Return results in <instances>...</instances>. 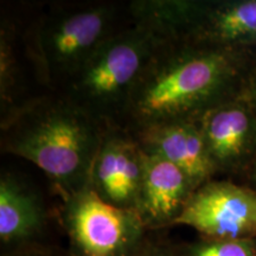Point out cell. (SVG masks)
Instances as JSON below:
<instances>
[{
	"mask_svg": "<svg viewBox=\"0 0 256 256\" xmlns=\"http://www.w3.org/2000/svg\"><path fill=\"white\" fill-rule=\"evenodd\" d=\"M174 226H190L206 238H256V191L212 179L192 194Z\"/></svg>",
	"mask_w": 256,
	"mask_h": 256,
	"instance_id": "obj_6",
	"label": "cell"
},
{
	"mask_svg": "<svg viewBox=\"0 0 256 256\" xmlns=\"http://www.w3.org/2000/svg\"><path fill=\"white\" fill-rule=\"evenodd\" d=\"M166 42L142 24L115 31L68 83L66 96L104 126L120 127L134 88Z\"/></svg>",
	"mask_w": 256,
	"mask_h": 256,
	"instance_id": "obj_3",
	"label": "cell"
},
{
	"mask_svg": "<svg viewBox=\"0 0 256 256\" xmlns=\"http://www.w3.org/2000/svg\"><path fill=\"white\" fill-rule=\"evenodd\" d=\"M11 30L8 24L2 22L0 34V102L2 118L8 114L19 104L18 82L19 72L16 60L14 48L12 46Z\"/></svg>",
	"mask_w": 256,
	"mask_h": 256,
	"instance_id": "obj_13",
	"label": "cell"
},
{
	"mask_svg": "<svg viewBox=\"0 0 256 256\" xmlns=\"http://www.w3.org/2000/svg\"><path fill=\"white\" fill-rule=\"evenodd\" d=\"M136 214L148 232L174 226L196 188L180 168L144 150Z\"/></svg>",
	"mask_w": 256,
	"mask_h": 256,
	"instance_id": "obj_9",
	"label": "cell"
},
{
	"mask_svg": "<svg viewBox=\"0 0 256 256\" xmlns=\"http://www.w3.org/2000/svg\"><path fill=\"white\" fill-rule=\"evenodd\" d=\"M70 256H130L148 236L136 210L104 202L87 185L63 197Z\"/></svg>",
	"mask_w": 256,
	"mask_h": 256,
	"instance_id": "obj_5",
	"label": "cell"
},
{
	"mask_svg": "<svg viewBox=\"0 0 256 256\" xmlns=\"http://www.w3.org/2000/svg\"><path fill=\"white\" fill-rule=\"evenodd\" d=\"M242 100H244L249 104V107L255 112L256 114V60L249 66L246 78L243 80L241 92L238 94Z\"/></svg>",
	"mask_w": 256,
	"mask_h": 256,
	"instance_id": "obj_15",
	"label": "cell"
},
{
	"mask_svg": "<svg viewBox=\"0 0 256 256\" xmlns=\"http://www.w3.org/2000/svg\"><path fill=\"white\" fill-rule=\"evenodd\" d=\"M242 176L244 178V183L243 184L256 191V156L252 159V162L249 164L247 170L243 172Z\"/></svg>",
	"mask_w": 256,
	"mask_h": 256,
	"instance_id": "obj_16",
	"label": "cell"
},
{
	"mask_svg": "<svg viewBox=\"0 0 256 256\" xmlns=\"http://www.w3.org/2000/svg\"><path fill=\"white\" fill-rule=\"evenodd\" d=\"M142 170V150L133 134L121 127H108L88 185L112 206L136 210Z\"/></svg>",
	"mask_w": 256,
	"mask_h": 256,
	"instance_id": "obj_8",
	"label": "cell"
},
{
	"mask_svg": "<svg viewBox=\"0 0 256 256\" xmlns=\"http://www.w3.org/2000/svg\"><path fill=\"white\" fill-rule=\"evenodd\" d=\"M130 256H174V243L162 241L148 234L145 241Z\"/></svg>",
	"mask_w": 256,
	"mask_h": 256,
	"instance_id": "obj_14",
	"label": "cell"
},
{
	"mask_svg": "<svg viewBox=\"0 0 256 256\" xmlns=\"http://www.w3.org/2000/svg\"><path fill=\"white\" fill-rule=\"evenodd\" d=\"M174 256H256V238H212L198 235L188 242L174 243Z\"/></svg>",
	"mask_w": 256,
	"mask_h": 256,
	"instance_id": "obj_12",
	"label": "cell"
},
{
	"mask_svg": "<svg viewBox=\"0 0 256 256\" xmlns=\"http://www.w3.org/2000/svg\"><path fill=\"white\" fill-rule=\"evenodd\" d=\"M12 256H52V254L46 247H42L38 249H34V250H30L28 252H23V254H17Z\"/></svg>",
	"mask_w": 256,
	"mask_h": 256,
	"instance_id": "obj_17",
	"label": "cell"
},
{
	"mask_svg": "<svg viewBox=\"0 0 256 256\" xmlns=\"http://www.w3.org/2000/svg\"><path fill=\"white\" fill-rule=\"evenodd\" d=\"M196 122L216 174L242 176L256 156V114L247 102L238 96Z\"/></svg>",
	"mask_w": 256,
	"mask_h": 256,
	"instance_id": "obj_7",
	"label": "cell"
},
{
	"mask_svg": "<svg viewBox=\"0 0 256 256\" xmlns=\"http://www.w3.org/2000/svg\"><path fill=\"white\" fill-rule=\"evenodd\" d=\"M0 127L2 152L36 165L63 197L88 185L108 128L66 95L22 101Z\"/></svg>",
	"mask_w": 256,
	"mask_h": 256,
	"instance_id": "obj_2",
	"label": "cell"
},
{
	"mask_svg": "<svg viewBox=\"0 0 256 256\" xmlns=\"http://www.w3.org/2000/svg\"><path fill=\"white\" fill-rule=\"evenodd\" d=\"M130 133L144 151L180 168L196 190L217 174L196 121L156 124Z\"/></svg>",
	"mask_w": 256,
	"mask_h": 256,
	"instance_id": "obj_11",
	"label": "cell"
},
{
	"mask_svg": "<svg viewBox=\"0 0 256 256\" xmlns=\"http://www.w3.org/2000/svg\"><path fill=\"white\" fill-rule=\"evenodd\" d=\"M252 54L188 42H166L134 88L120 127L128 132L156 124L197 121L238 98Z\"/></svg>",
	"mask_w": 256,
	"mask_h": 256,
	"instance_id": "obj_1",
	"label": "cell"
},
{
	"mask_svg": "<svg viewBox=\"0 0 256 256\" xmlns=\"http://www.w3.org/2000/svg\"><path fill=\"white\" fill-rule=\"evenodd\" d=\"M46 226L40 198L10 172L0 177V242L2 255L12 256L42 248L40 238Z\"/></svg>",
	"mask_w": 256,
	"mask_h": 256,
	"instance_id": "obj_10",
	"label": "cell"
},
{
	"mask_svg": "<svg viewBox=\"0 0 256 256\" xmlns=\"http://www.w3.org/2000/svg\"><path fill=\"white\" fill-rule=\"evenodd\" d=\"M116 8L92 2L48 12L28 28L26 55L46 87H66L98 46L114 34Z\"/></svg>",
	"mask_w": 256,
	"mask_h": 256,
	"instance_id": "obj_4",
	"label": "cell"
}]
</instances>
